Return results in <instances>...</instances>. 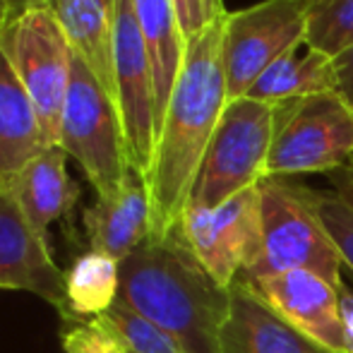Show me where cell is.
Wrapping results in <instances>:
<instances>
[{
  "label": "cell",
  "mask_w": 353,
  "mask_h": 353,
  "mask_svg": "<svg viewBox=\"0 0 353 353\" xmlns=\"http://www.w3.org/2000/svg\"><path fill=\"white\" fill-rule=\"evenodd\" d=\"M223 19L226 14L210 22L185 43V58L173 84L147 173L152 236H166L181 223L200 163L228 103L221 56Z\"/></svg>",
  "instance_id": "1"
},
{
  "label": "cell",
  "mask_w": 353,
  "mask_h": 353,
  "mask_svg": "<svg viewBox=\"0 0 353 353\" xmlns=\"http://www.w3.org/2000/svg\"><path fill=\"white\" fill-rule=\"evenodd\" d=\"M121 301L176 336L188 353H221L231 288L219 286L200 265L181 223L121 262Z\"/></svg>",
  "instance_id": "2"
},
{
  "label": "cell",
  "mask_w": 353,
  "mask_h": 353,
  "mask_svg": "<svg viewBox=\"0 0 353 353\" xmlns=\"http://www.w3.org/2000/svg\"><path fill=\"white\" fill-rule=\"evenodd\" d=\"M257 188L262 252L252 270L241 279H257L283 272H310L334 283L336 288H344V262L317 216L312 190L293 185L286 178H262Z\"/></svg>",
  "instance_id": "3"
},
{
  "label": "cell",
  "mask_w": 353,
  "mask_h": 353,
  "mask_svg": "<svg viewBox=\"0 0 353 353\" xmlns=\"http://www.w3.org/2000/svg\"><path fill=\"white\" fill-rule=\"evenodd\" d=\"M0 51L39 113L48 147L61 142V118L72 74V46L53 8L24 5L0 27Z\"/></svg>",
  "instance_id": "4"
},
{
  "label": "cell",
  "mask_w": 353,
  "mask_h": 353,
  "mask_svg": "<svg viewBox=\"0 0 353 353\" xmlns=\"http://www.w3.org/2000/svg\"><path fill=\"white\" fill-rule=\"evenodd\" d=\"M58 147L79 163L97 197L121 190L132 168L116 99L97 82L74 51Z\"/></svg>",
  "instance_id": "5"
},
{
  "label": "cell",
  "mask_w": 353,
  "mask_h": 353,
  "mask_svg": "<svg viewBox=\"0 0 353 353\" xmlns=\"http://www.w3.org/2000/svg\"><path fill=\"white\" fill-rule=\"evenodd\" d=\"M276 106L250 97L223 108L197 171L188 207H216L267 178Z\"/></svg>",
  "instance_id": "6"
},
{
  "label": "cell",
  "mask_w": 353,
  "mask_h": 353,
  "mask_svg": "<svg viewBox=\"0 0 353 353\" xmlns=\"http://www.w3.org/2000/svg\"><path fill=\"white\" fill-rule=\"evenodd\" d=\"M353 159V108L336 92L276 106L267 178L334 173Z\"/></svg>",
  "instance_id": "7"
},
{
  "label": "cell",
  "mask_w": 353,
  "mask_h": 353,
  "mask_svg": "<svg viewBox=\"0 0 353 353\" xmlns=\"http://www.w3.org/2000/svg\"><path fill=\"white\" fill-rule=\"evenodd\" d=\"M315 0H262L223 19V74L228 101L250 92L262 72L286 51L305 43Z\"/></svg>",
  "instance_id": "8"
},
{
  "label": "cell",
  "mask_w": 353,
  "mask_h": 353,
  "mask_svg": "<svg viewBox=\"0 0 353 353\" xmlns=\"http://www.w3.org/2000/svg\"><path fill=\"white\" fill-rule=\"evenodd\" d=\"M111 58L116 106L130 166L147 178L157 149L159 121L152 63L137 24L135 0H111Z\"/></svg>",
  "instance_id": "9"
},
{
  "label": "cell",
  "mask_w": 353,
  "mask_h": 353,
  "mask_svg": "<svg viewBox=\"0 0 353 353\" xmlns=\"http://www.w3.org/2000/svg\"><path fill=\"white\" fill-rule=\"evenodd\" d=\"M257 185L216 207H188L181 219L195 257L223 288H231L260 260L262 221Z\"/></svg>",
  "instance_id": "10"
},
{
  "label": "cell",
  "mask_w": 353,
  "mask_h": 353,
  "mask_svg": "<svg viewBox=\"0 0 353 353\" xmlns=\"http://www.w3.org/2000/svg\"><path fill=\"white\" fill-rule=\"evenodd\" d=\"M0 288L34 293L61 312L65 310V272L53 260L51 243L29 223L10 190L0 188Z\"/></svg>",
  "instance_id": "11"
},
{
  "label": "cell",
  "mask_w": 353,
  "mask_h": 353,
  "mask_svg": "<svg viewBox=\"0 0 353 353\" xmlns=\"http://www.w3.org/2000/svg\"><path fill=\"white\" fill-rule=\"evenodd\" d=\"M243 281L298 332L332 353L346 351L339 312L341 288L334 283L310 272H283Z\"/></svg>",
  "instance_id": "12"
},
{
  "label": "cell",
  "mask_w": 353,
  "mask_h": 353,
  "mask_svg": "<svg viewBox=\"0 0 353 353\" xmlns=\"http://www.w3.org/2000/svg\"><path fill=\"white\" fill-rule=\"evenodd\" d=\"M89 250L123 262L152 238V200L147 178L130 168L118 192L97 197L82 214Z\"/></svg>",
  "instance_id": "13"
},
{
  "label": "cell",
  "mask_w": 353,
  "mask_h": 353,
  "mask_svg": "<svg viewBox=\"0 0 353 353\" xmlns=\"http://www.w3.org/2000/svg\"><path fill=\"white\" fill-rule=\"evenodd\" d=\"M219 346L221 353H332L272 310L243 279L231 286Z\"/></svg>",
  "instance_id": "14"
},
{
  "label": "cell",
  "mask_w": 353,
  "mask_h": 353,
  "mask_svg": "<svg viewBox=\"0 0 353 353\" xmlns=\"http://www.w3.org/2000/svg\"><path fill=\"white\" fill-rule=\"evenodd\" d=\"M48 144L34 101L0 51V188L10 190L14 178Z\"/></svg>",
  "instance_id": "15"
},
{
  "label": "cell",
  "mask_w": 353,
  "mask_h": 353,
  "mask_svg": "<svg viewBox=\"0 0 353 353\" xmlns=\"http://www.w3.org/2000/svg\"><path fill=\"white\" fill-rule=\"evenodd\" d=\"M68 154L63 147H48L24 166L14 178L12 197L34 228L48 241V228L72 212L79 197L77 183L68 173Z\"/></svg>",
  "instance_id": "16"
},
{
  "label": "cell",
  "mask_w": 353,
  "mask_h": 353,
  "mask_svg": "<svg viewBox=\"0 0 353 353\" xmlns=\"http://www.w3.org/2000/svg\"><path fill=\"white\" fill-rule=\"evenodd\" d=\"M135 14L149 53V63H152L157 121L159 130H161L163 113H166L173 84L181 72L183 58H185L188 39L181 29V22H178L173 0H135Z\"/></svg>",
  "instance_id": "17"
},
{
  "label": "cell",
  "mask_w": 353,
  "mask_h": 353,
  "mask_svg": "<svg viewBox=\"0 0 353 353\" xmlns=\"http://www.w3.org/2000/svg\"><path fill=\"white\" fill-rule=\"evenodd\" d=\"M327 92H336L334 58L301 43L272 63L245 97L281 106V103Z\"/></svg>",
  "instance_id": "18"
},
{
  "label": "cell",
  "mask_w": 353,
  "mask_h": 353,
  "mask_svg": "<svg viewBox=\"0 0 353 353\" xmlns=\"http://www.w3.org/2000/svg\"><path fill=\"white\" fill-rule=\"evenodd\" d=\"M53 12L72 51L87 63L97 82L116 99L111 58V0H56Z\"/></svg>",
  "instance_id": "19"
},
{
  "label": "cell",
  "mask_w": 353,
  "mask_h": 353,
  "mask_svg": "<svg viewBox=\"0 0 353 353\" xmlns=\"http://www.w3.org/2000/svg\"><path fill=\"white\" fill-rule=\"evenodd\" d=\"M121 298V262L101 252H84L65 272L68 320L106 315Z\"/></svg>",
  "instance_id": "20"
},
{
  "label": "cell",
  "mask_w": 353,
  "mask_h": 353,
  "mask_svg": "<svg viewBox=\"0 0 353 353\" xmlns=\"http://www.w3.org/2000/svg\"><path fill=\"white\" fill-rule=\"evenodd\" d=\"M305 46L330 58L353 46V0H315L307 17Z\"/></svg>",
  "instance_id": "21"
},
{
  "label": "cell",
  "mask_w": 353,
  "mask_h": 353,
  "mask_svg": "<svg viewBox=\"0 0 353 353\" xmlns=\"http://www.w3.org/2000/svg\"><path fill=\"white\" fill-rule=\"evenodd\" d=\"M101 317L130 353H188L176 336H171L159 325H154L152 320L132 310L121 298Z\"/></svg>",
  "instance_id": "22"
},
{
  "label": "cell",
  "mask_w": 353,
  "mask_h": 353,
  "mask_svg": "<svg viewBox=\"0 0 353 353\" xmlns=\"http://www.w3.org/2000/svg\"><path fill=\"white\" fill-rule=\"evenodd\" d=\"M61 346L65 353H130L103 317L65 322Z\"/></svg>",
  "instance_id": "23"
},
{
  "label": "cell",
  "mask_w": 353,
  "mask_h": 353,
  "mask_svg": "<svg viewBox=\"0 0 353 353\" xmlns=\"http://www.w3.org/2000/svg\"><path fill=\"white\" fill-rule=\"evenodd\" d=\"M312 205H315V212L325 226L327 236L339 250L341 262L351 267L353 272V210L346 202H341L334 192L332 195L312 192Z\"/></svg>",
  "instance_id": "24"
},
{
  "label": "cell",
  "mask_w": 353,
  "mask_h": 353,
  "mask_svg": "<svg viewBox=\"0 0 353 353\" xmlns=\"http://www.w3.org/2000/svg\"><path fill=\"white\" fill-rule=\"evenodd\" d=\"M173 5H176L178 22H181V29H183V34H185V39L195 37L197 32H202V29L207 27L202 0H173Z\"/></svg>",
  "instance_id": "25"
},
{
  "label": "cell",
  "mask_w": 353,
  "mask_h": 353,
  "mask_svg": "<svg viewBox=\"0 0 353 353\" xmlns=\"http://www.w3.org/2000/svg\"><path fill=\"white\" fill-rule=\"evenodd\" d=\"M336 70V94L353 108V46L334 58Z\"/></svg>",
  "instance_id": "26"
},
{
  "label": "cell",
  "mask_w": 353,
  "mask_h": 353,
  "mask_svg": "<svg viewBox=\"0 0 353 353\" xmlns=\"http://www.w3.org/2000/svg\"><path fill=\"white\" fill-rule=\"evenodd\" d=\"M330 183L334 188V195L353 210V159L336 168L334 173H330Z\"/></svg>",
  "instance_id": "27"
},
{
  "label": "cell",
  "mask_w": 353,
  "mask_h": 353,
  "mask_svg": "<svg viewBox=\"0 0 353 353\" xmlns=\"http://www.w3.org/2000/svg\"><path fill=\"white\" fill-rule=\"evenodd\" d=\"M339 312H341V325H344V353H353V291L341 288L339 296Z\"/></svg>",
  "instance_id": "28"
},
{
  "label": "cell",
  "mask_w": 353,
  "mask_h": 353,
  "mask_svg": "<svg viewBox=\"0 0 353 353\" xmlns=\"http://www.w3.org/2000/svg\"><path fill=\"white\" fill-rule=\"evenodd\" d=\"M12 5H10V0H0V27H3L5 22H8V17L12 14Z\"/></svg>",
  "instance_id": "29"
},
{
  "label": "cell",
  "mask_w": 353,
  "mask_h": 353,
  "mask_svg": "<svg viewBox=\"0 0 353 353\" xmlns=\"http://www.w3.org/2000/svg\"><path fill=\"white\" fill-rule=\"evenodd\" d=\"M56 0H27V5H41V8H53Z\"/></svg>",
  "instance_id": "30"
},
{
  "label": "cell",
  "mask_w": 353,
  "mask_h": 353,
  "mask_svg": "<svg viewBox=\"0 0 353 353\" xmlns=\"http://www.w3.org/2000/svg\"><path fill=\"white\" fill-rule=\"evenodd\" d=\"M10 5H12L14 10H19V8H24V5H27V0H10Z\"/></svg>",
  "instance_id": "31"
}]
</instances>
